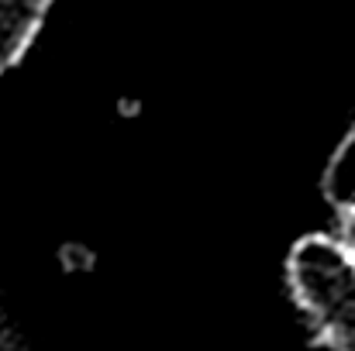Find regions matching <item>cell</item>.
Returning a JSON list of instances; mask_svg holds the SVG:
<instances>
[{
    "label": "cell",
    "instance_id": "7a4b0ae2",
    "mask_svg": "<svg viewBox=\"0 0 355 351\" xmlns=\"http://www.w3.org/2000/svg\"><path fill=\"white\" fill-rule=\"evenodd\" d=\"M52 0H0V76L21 62Z\"/></svg>",
    "mask_w": 355,
    "mask_h": 351
},
{
    "label": "cell",
    "instance_id": "6da1fadb",
    "mask_svg": "<svg viewBox=\"0 0 355 351\" xmlns=\"http://www.w3.org/2000/svg\"><path fill=\"white\" fill-rule=\"evenodd\" d=\"M290 289L311 314L318 338L331 348H355V255L328 234L297 241L286 262Z\"/></svg>",
    "mask_w": 355,
    "mask_h": 351
},
{
    "label": "cell",
    "instance_id": "3957f363",
    "mask_svg": "<svg viewBox=\"0 0 355 351\" xmlns=\"http://www.w3.org/2000/svg\"><path fill=\"white\" fill-rule=\"evenodd\" d=\"M321 190H324L328 204L338 207L342 214L355 210V124L352 131L342 138V145L335 148V155H331V162L324 169Z\"/></svg>",
    "mask_w": 355,
    "mask_h": 351
},
{
    "label": "cell",
    "instance_id": "277c9868",
    "mask_svg": "<svg viewBox=\"0 0 355 351\" xmlns=\"http://www.w3.org/2000/svg\"><path fill=\"white\" fill-rule=\"evenodd\" d=\"M342 241L352 248V255H355V210H349V214H345V224H342Z\"/></svg>",
    "mask_w": 355,
    "mask_h": 351
}]
</instances>
